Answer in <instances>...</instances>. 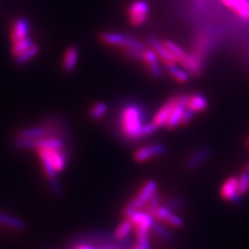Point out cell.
<instances>
[{
	"label": "cell",
	"instance_id": "4316f807",
	"mask_svg": "<svg viewBox=\"0 0 249 249\" xmlns=\"http://www.w3.org/2000/svg\"><path fill=\"white\" fill-rule=\"evenodd\" d=\"M151 231H154L156 236H158L160 239L168 241L170 239H173V231H171L166 225L163 224L161 221H154Z\"/></svg>",
	"mask_w": 249,
	"mask_h": 249
},
{
	"label": "cell",
	"instance_id": "44dd1931",
	"mask_svg": "<svg viewBox=\"0 0 249 249\" xmlns=\"http://www.w3.org/2000/svg\"><path fill=\"white\" fill-rule=\"evenodd\" d=\"M129 219L133 223L134 227H143V228H147V229H152V225L155 221V217L150 215L149 213H146L145 211H138L134 212L132 214Z\"/></svg>",
	"mask_w": 249,
	"mask_h": 249
},
{
	"label": "cell",
	"instance_id": "6da1fadb",
	"mask_svg": "<svg viewBox=\"0 0 249 249\" xmlns=\"http://www.w3.org/2000/svg\"><path fill=\"white\" fill-rule=\"evenodd\" d=\"M121 126L124 134L130 139H139L154 134L159 128L152 123L144 122L142 108L135 104L128 105L123 110Z\"/></svg>",
	"mask_w": 249,
	"mask_h": 249
},
{
	"label": "cell",
	"instance_id": "4fadbf2b",
	"mask_svg": "<svg viewBox=\"0 0 249 249\" xmlns=\"http://www.w3.org/2000/svg\"><path fill=\"white\" fill-rule=\"evenodd\" d=\"M149 44L151 46V48L158 54L159 58L162 61H164L165 65L176 64L177 62L176 58L174 57L173 54L170 53V51L167 49V47L165 46L164 42H160L158 38H156V37H150Z\"/></svg>",
	"mask_w": 249,
	"mask_h": 249
},
{
	"label": "cell",
	"instance_id": "f35d334b",
	"mask_svg": "<svg viewBox=\"0 0 249 249\" xmlns=\"http://www.w3.org/2000/svg\"><path fill=\"white\" fill-rule=\"evenodd\" d=\"M247 145H248V147H249V138H248V140H247Z\"/></svg>",
	"mask_w": 249,
	"mask_h": 249
},
{
	"label": "cell",
	"instance_id": "83f0119b",
	"mask_svg": "<svg viewBox=\"0 0 249 249\" xmlns=\"http://www.w3.org/2000/svg\"><path fill=\"white\" fill-rule=\"evenodd\" d=\"M108 109H109V107H108V105L105 102L96 103L90 109L89 118L92 121H95V122H98L100 120H102L104 116L107 114Z\"/></svg>",
	"mask_w": 249,
	"mask_h": 249
},
{
	"label": "cell",
	"instance_id": "5bb4252c",
	"mask_svg": "<svg viewBox=\"0 0 249 249\" xmlns=\"http://www.w3.org/2000/svg\"><path fill=\"white\" fill-rule=\"evenodd\" d=\"M176 103H177V96L174 97V98H171L169 101H167L165 104H163L160 107L159 110L157 111V113L155 114L154 119H153V123L158 128L165 126L166 122L169 118L171 111H173V109H174Z\"/></svg>",
	"mask_w": 249,
	"mask_h": 249
},
{
	"label": "cell",
	"instance_id": "f546056e",
	"mask_svg": "<svg viewBox=\"0 0 249 249\" xmlns=\"http://www.w3.org/2000/svg\"><path fill=\"white\" fill-rule=\"evenodd\" d=\"M185 205V201L183 199V197L178 196H171L170 198H168L166 200V202L163 206H165L168 210L173 212H177L178 210H181Z\"/></svg>",
	"mask_w": 249,
	"mask_h": 249
},
{
	"label": "cell",
	"instance_id": "9c48e42d",
	"mask_svg": "<svg viewBox=\"0 0 249 249\" xmlns=\"http://www.w3.org/2000/svg\"><path fill=\"white\" fill-rule=\"evenodd\" d=\"M212 156V150L209 146L199 147L198 150L193 152L188 158L186 159L184 167L186 170H196Z\"/></svg>",
	"mask_w": 249,
	"mask_h": 249
},
{
	"label": "cell",
	"instance_id": "e0dca14e",
	"mask_svg": "<svg viewBox=\"0 0 249 249\" xmlns=\"http://www.w3.org/2000/svg\"><path fill=\"white\" fill-rule=\"evenodd\" d=\"M78 60H79V51L75 46H71L66 50L64 61H62V69L66 73H72L75 71Z\"/></svg>",
	"mask_w": 249,
	"mask_h": 249
},
{
	"label": "cell",
	"instance_id": "7c38bea8",
	"mask_svg": "<svg viewBox=\"0 0 249 249\" xmlns=\"http://www.w3.org/2000/svg\"><path fill=\"white\" fill-rule=\"evenodd\" d=\"M65 149V140L58 136H47L34 139V150H60Z\"/></svg>",
	"mask_w": 249,
	"mask_h": 249
},
{
	"label": "cell",
	"instance_id": "836d02e7",
	"mask_svg": "<svg viewBox=\"0 0 249 249\" xmlns=\"http://www.w3.org/2000/svg\"><path fill=\"white\" fill-rule=\"evenodd\" d=\"M124 54L128 58L135 59V60H143V51L144 50H137V49H127L124 48Z\"/></svg>",
	"mask_w": 249,
	"mask_h": 249
},
{
	"label": "cell",
	"instance_id": "3957f363",
	"mask_svg": "<svg viewBox=\"0 0 249 249\" xmlns=\"http://www.w3.org/2000/svg\"><path fill=\"white\" fill-rule=\"evenodd\" d=\"M158 191V185L154 180H149L143 186L140 191L136 194L134 198H132L126 207L123 210V215L129 218L134 212L142 209L146 206L147 202L151 199L154 194Z\"/></svg>",
	"mask_w": 249,
	"mask_h": 249
},
{
	"label": "cell",
	"instance_id": "52a82bcc",
	"mask_svg": "<svg viewBox=\"0 0 249 249\" xmlns=\"http://www.w3.org/2000/svg\"><path fill=\"white\" fill-rule=\"evenodd\" d=\"M220 196L223 200L231 202V204H240L241 194L238 189V178L230 177L223 182L220 188Z\"/></svg>",
	"mask_w": 249,
	"mask_h": 249
},
{
	"label": "cell",
	"instance_id": "ab89813d",
	"mask_svg": "<svg viewBox=\"0 0 249 249\" xmlns=\"http://www.w3.org/2000/svg\"><path fill=\"white\" fill-rule=\"evenodd\" d=\"M132 249H138V248H137L136 246H134V247H133V248H132Z\"/></svg>",
	"mask_w": 249,
	"mask_h": 249
},
{
	"label": "cell",
	"instance_id": "277c9868",
	"mask_svg": "<svg viewBox=\"0 0 249 249\" xmlns=\"http://www.w3.org/2000/svg\"><path fill=\"white\" fill-rule=\"evenodd\" d=\"M100 40L102 43L114 46V47H122V48L127 49H137V50H145V45L138 41L136 37L130 35L122 34V33H110V31H104L101 33Z\"/></svg>",
	"mask_w": 249,
	"mask_h": 249
},
{
	"label": "cell",
	"instance_id": "8d00e7d4",
	"mask_svg": "<svg viewBox=\"0 0 249 249\" xmlns=\"http://www.w3.org/2000/svg\"><path fill=\"white\" fill-rule=\"evenodd\" d=\"M246 170H247V171H249V162H248L247 164H246Z\"/></svg>",
	"mask_w": 249,
	"mask_h": 249
},
{
	"label": "cell",
	"instance_id": "1f68e13d",
	"mask_svg": "<svg viewBox=\"0 0 249 249\" xmlns=\"http://www.w3.org/2000/svg\"><path fill=\"white\" fill-rule=\"evenodd\" d=\"M160 201H161V196L159 192L157 191L156 192L154 196L151 197V199L149 200V202L146 204V213H149L152 216H155L156 211H157V209L160 207Z\"/></svg>",
	"mask_w": 249,
	"mask_h": 249
},
{
	"label": "cell",
	"instance_id": "d4e9b609",
	"mask_svg": "<svg viewBox=\"0 0 249 249\" xmlns=\"http://www.w3.org/2000/svg\"><path fill=\"white\" fill-rule=\"evenodd\" d=\"M133 228H134L133 223H132V221L129 219V218H127V219L122 221L119 224V227L116 228L115 231H113L114 238L118 241L128 238L129 236H131V232L133 231Z\"/></svg>",
	"mask_w": 249,
	"mask_h": 249
},
{
	"label": "cell",
	"instance_id": "7a4b0ae2",
	"mask_svg": "<svg viewBox=\"0 0 249 249\" xmlns=\"http://www.w3.org/2000/svg\"><path fill=\"white\" fill-rule=\"evenodd\" d=\"M167 49L173 54L174 57L176 58L177 62H178L184 69L190 73V75L197 76L201 73L202 69V60L198 58L194 54L187 53L180 46L176 44L175 42L171 41H165L164 42Z\"/></svg>",
	"mask_w": 249,
	"mask_h": 249
},
{
	"label": "cell",
	"instance_id": "d6a6232c",
	"mask_svg": "<svg viewBox=\"0 0 249 249\" xmlns=\"http://www.w3.org/2000/svg\"><path fill=\"white\" fill-rule=\"evenodd\" d=\"M236 13L242 18H249V1L248 0H237V2L233 6Z\"/></svg>",
	"mask_w": 249,
	"mask_h": 249
},
{
	"label": "cell",
	"instance_id": "5b68a950",
	"mask_svg": "<svg viewBox=\"0 0 249 249\" xmlns=\"http://www.w3.org/2000/svg\"><path fill=\"white\" fill-rule=\"evenodd\" d=\"M129 21L133 26L143 25L150 13V4L145 0H137L129 6Z\"/></svg>",
	"mask_w": 249,
	"mask_h": 249
},
{
	"label": "cell",
	"instance_id": "d6986e66",
	"mask_svg": "<svg viewBox=\"0 0 249 249\" xmlns=\"http://www.w3.org/2000/svg\"><path fill=\"white\" fill-rule=\"evenodd\" d=\"M18 136L23 138H28V139H38L47 136H53L49 130L47 129L43 124L41 126H36V127H29L24 128L18 132Z\"/></svg>",
	"mask_w": 249,
	"mask_h": 249
},
{
	"label": "cell",
	"instance_id": "8992f818",
	"mask_svg": "<svg viewBox=\"0 0 249 249\" xmlns=\"http://www.w3.org/2000/svg\"><path fill=\"white\" fill-rule=\"evenodd\" d=\"M167 149L165 144L163 143H152L140 147L134 153V160L138 163H143L149 161L155 157H160L164 155Z\"/></svg>",
	"mask_w": 249,
	"mask_h": 249
},
{
	"label": "cell",
	"instance_id": "30bf717a",
	"mask_svg": "<svg viewBox=\"0 0 249 249\" xmlns=\"http://www.w3.org/2000/svg\"><path fill=\"white\" fill-rule=\"evenodd\" d=\"M154 217L155 219L161 222H165L176 229H182L185 224V221L182 217L176 214V212L170 211L165 206H160L157 209V211H156Z\"/></svg>",
	"mask_w": 249,
	"mask_h": 249
},
{
	"label": "cell",
	"instance_id": "ffe728a7",
	"mask_svg": "<svg viewBox=\"0 0 249 249\" xmlns=\"http://www.w3.org/2000/svg\"><path fill=\"white\" fill-rule=\"evenodd\" d=\"M0 225L15 231H24L26 229L25 222L20 218L1 211H0Z\"/></svg>",
	"mask_w": 249,
	"mask_h": 249
},
{
	"label": "cell",
	"instance_id": "f1b7e54d",
	"mask_svg": "<svg viewBox=\"0 0 249 249\" xmlns=\"http://www.w3.org/2000/svg\"><path fill=\"white\" fill-rule=\"evenodd\" d=\"M35 43L33 41V38L27 36L25 38H23V40H20L16 43H13V47H12V54L14 56H17L19 55L20 53H22L23 51L27 50L29 47L33 46Z\"/></svg>",
	"mask_w": 249,
	"mask_h": 249
},
{
	"label": "cell",
	"instance_id": "d590c367",
	"mask_svg": "<svg viewBox=\"0 0 249 249\" xmlns=\"http://www.w3.org/2000/svg\"><path fill=\"white\" fill-rule=\"evenodd\" d=\"M49 187L53 196H55L56 197H60L62 196V187L59 183V180L49 182Z\"/></svg>",
	"mask_w": 249,
	"mask_h": 249
},
{
	"label": "cell",
	"instance_id": "484cf974",
	"mask_svg": "<svg viewBox=\"0 0 249 249\" xmlns=\"http://www.w3.org/2000/svg\"><path fill=\"white\" fill-rule=\"evenodd\" d=\"M150 229L143 227H136V237L138 249H152L150 242Z\"/></svg>",
	"mask_w": 249,
	"mask_h": 249
},
{
	"label": "cell",
	"instance_id": "4dcf8cb0",
	"mask_svg": "<svg viewBox=\"0 0 249 249\" xmlns=\"http://www.w3.org/2000/svg\"><path fill=\"white\" fill-rule=\"evenodd\" d=\"M238 189L241 196L246 194L249 190V171H244L238 178Z\"/></svg>",
	"mask_w": 249,
	"mask_h": 249
},
{
	"label": "cell",
	"instance_id": "e575fe53",
	"mask_svg": "<svg viewBox=\"0 0 249 249\" xmlns=\"http://www.w3.org/2000/svg\"><path fill=\"white\" fill-rule=\"evenodd\" d=\"M196 111H193L191 108H189L188 106H186L185 110L183 112V116H182V123L181 124H188L194 118V115H196Z\"/></svg>",
	"mask_w": 249,
	"mask_h": 249
},
{
	"label": "cell",
	"instance_id": "7402d4cb",
	"mask_svg": "<svg viewBox=\"0 0 249 249\" xmlns=\"http://www.w3.org/2000/svg\"><path fill=\"white\" fill-rule=\"evenodd\" d=\"M166 71L176 81L180 83H186L190 79V73L186 69L181 68L177 62L176 64L166 65Z\"/></svg>",
	"mask_w": 249,
	"mask_h": 249
},
{
	"label": "cell",
	"instance_id": "ba28073f",
	"mask_svg": "<svg viewBox=\"0 0 249 249\" xmlns=\"http://www.w3.org/2000/svg\"><path fill=\"white\" fill-rule=\"evenodd\" d=\"M188 99H189V95L177 96V103L173 109V111H171V113L169 115L165 127H167L170 130H173V129H176L178 126H180L182 123L183 112L187 106Z\"/></svg>",
	"mask_w": 249,
	"mask_h": 249
},
{
	"label": "cell",
	"instance_id": "8fae6325",
	"mask_svg": "<svg viewBox=\"0 0 249 249\" xmlns=\"http://www.w3.org/2000/svg\"><path fill=\"white\" fill-rule=\"evenodd\" d=\"M143 61L146 64L149 72L154 78L159 79V78L163 76V70L160 65V58L158 54L152 48H145V50L143 51Z\"/></svg>",
	"mask_w": 249,
	"mask_h": 249
},
{
	"label": "cell",
	"instance_id": "603a6c76",
	"mask_svg": "<svg viewBox=\"0 0 249 249\" xmlns=\"http://www.w3.org/2000/svg\"><path fill=\"white\" fill-rule=\"evenodd\" d=\"M187 106L191 108L193 111L201 112V111H205L206 109H208L209 101L204 95H200V93H194V95H189Z\"/></svg>",
	"mask_w": 249,
	"mask_h": 249
},
{
	"label": "cell",
	"instance_id": "cb8c5ba5",
	"mask_svg": "<svg viewBox=\"0 0 249 249\" xmlns=\"http://www.w3.org/2000/svg\"><path fill=\"white\" fill-rule=\"evenodd\" d=\"M38 52H40V46L37 44H34L31 47L25 51L20 53L19 55L14 56L15 57V65L16 66H24L27 62H29L31 59H34Z\"/></svg>",
	"mask_w": 249,
	"mask_h": 249
},
{
	"label": "cell",
	"instance_id": "2e32d148",
	"mask_svg": "<svg viewBox=\"0 0 249 249\" xmlns=\"http://www.w3.org/2000/svg\"><path fill=\"white\" fill-rule=\"evenodd\" d=\"M37 154H38V157L41 159L44 173L46 175V178H48V182L58 180L57 170L55 169V167H54L53 163L50 159L48 150H38Z\"/></svg>",
	"mask_w": 249,
	"mask_h": 249
},
{
	"label": "cell",
	"instance_id": "ac0fdd59",
	"mask_svg": "<svg viewBox=\"0 0 249 249\" xmlns=\"http://www.w3.org/2000/svg\"><path fill=\"white\" fill-rule=\"evenodd\" d=\"M48 153L54 167H55V169L57 170V173H60V171L65 170V168L68 165V160H69V155L66 147L65 149H60V150H48Z\"/></svg>",
	"mask_w": 249,
	"mask_h": 249
},
{
	"label": "cell",
	"instance_id": "9a60e30c",
	"mask_svg": "<svg viewBox=\"0 0 249 249\" xmlns=\"http://www.w3.org/2000/svg\"><path fill=\"white\" fill-rule=\"evenodd\" d=\"M29 28L30 24L25 18H18L16 19L11 34V40L13 43L18 42L20 40H23L27 36H29Z\"/></svg>",
	"mask_w": 249,
	"mask_h": 249
},
{
	"label": "cell",
	"instance_id": "74e56055",
	"mask_svg": "<svg viewBox=\"0 0 249 249\" xmlns=\"http://www.w3.org/2000/svg\"><path fill=\"white\" fill-rule=\"evenodd\" d=\"M44 249H53V247H51V246H46Z\"/></svg>",
	"mask_w": 249,
	"mask_h": 249
}]
</instances>
